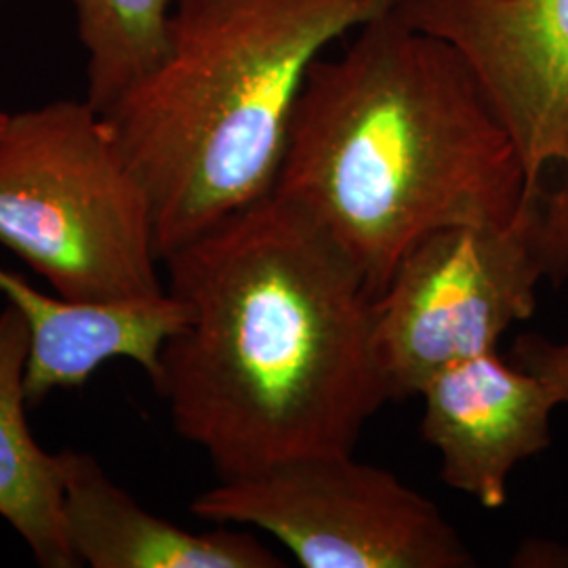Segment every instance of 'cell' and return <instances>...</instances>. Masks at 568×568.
Segmentation results:
<instances>
[{
	"label": "cell",
	"mask_w": 568,
	"mask_h": 568,
	"mask_svg": "<svg viewBox=\"0 0 568 568\" xmlns=\"http://www.w3.org/2000/svg\"><path fill=\"white\" fill-rule=\"evenodd\" d=\"M0 2H2V0H0Z\"/></svg>",
	"instance_id": "obj_15"
},
{
	"label": "cell",
	"mask_w": 568,
	"mask_h": 568,
	"mask_svg": "<svg viewBox=\"0 0 568 568\" xmlns=\"http://www.w3.org/2000/svg\"><path fill=\"white\" fill-rule=\"evenodd\" d=\"M63 518L79 565L91 568H283V558L227 525L194 532L142 508L89 453H58Z\"/></svg>",
	"instance_id": "obj_9"
},
{
	"label": "cell",
	"mask_w": 568,
	"mask_h": 568,
	"mask_svg": "<svg viewBox=\"0 0 568 568\" xmlns=\"http://www.w3.org/2000/svg\"><path fill=\"white\" fill-rule=\"evenodd\" d=\"M164 264L187 323L152 386L220 480L356 450L392 400L377 297L304 209L272 192Z\"/></svg>",
	"instance_id": "obj_1"
},
{
	"label": "cell",
	"mask_w": 568,
	"mask_h": 568,
	"mask_svg": "<svg viewBox=\"0 0 568 568\" xmlns=\"http://www.w3.org/2000/svg\"><path fill=\"white\" fill-rule=\"evenodd\" d=\"M0 291L30 326L28 403L55 389L81 387L108 361L126 358L156 377L164 344L187 323V310L169 291L124 304H70L44 295L0 267Z\"/></svg>",
	"instance_id": "obj_10"
},
{
	"label": "cell",
	"mask_w": 568,
	"mask_h": 568,
	"mask_svg": "<svg viewBox=\"0 0 568 568\" xmlns=\"http://www.w3.org/2000/svg\"><path fill=\"white\" fill-rule=\"evenodd\" d=\"M28 358L30 326L9 304L0 312V518L41 567H79L65 530L58 453H47L26 422Z\"/></svg>",
	"instance_id": "obj_11"
},
{
	"label": "cell",
	"mask_w": 568,
	"mask_h": 568,
	"mask_svg": "<svg viewBox=\"0 0 568 568\" xmlns=\"http://www.w3.org/2000/svg\"><path fill=\"white\" fill-rule=\"evenodd\" d=\"M422 436L440 455V476L483 508L508 501L511 471L549 447L551 413L562 406L541 377L497 349L440 371L422 389Z\"/></svg>",
	"instance_id": "obj_8"
},
{
	"label": "cell",
	"mask_w": 568,
	"mask_h": 568,
	"mask_svg": "<svg viewBox=\"0 0 568 568\" xmlns=\"http://www.w3.org/2000/svg\"><path fill=\"white\" fill-rule=\"evenodd\" d=\"M568 278V161L527 187L504 224L459 225L415 244L375 300V344L389 398L495 352L537 307V286Z\"/></svg>",
	"instance_id": "obj_5"
},
{
	"label": "cell",
	"mask_w": 568,
	"mask_h": 568,
	"mask_svg": "<svg viewBox=\"0 0 568 568\" xmlns=\"http://www.w3.org/2000/svg\"><path fill=\"white\" fill-rule=\"evenodd\" d=\"M178 0H74L87 102L105 112L161 61Z\"/></svg>",
	"instance_id": "obj_12"
},
{
	"label": "cell",
	"mask_w": 568,
	"mask_h": 568,
	"mask_svg": "<svg viewBox=\"0 0 568 568\" xmlns=\"http://www.w3.org/2000/svg\"><path fill=\"white\" fill-rule=\"evenodd\" d=\"M314 61L274 192L304 209L382 295L406 253L504 224L527 192L508 129L462 53L394 9Z\"/></svg>",
	"instance_id": "obj_2"
},
{
	"label": "cell",
	"mask_w": 568,
	"mask_h": 568,
	"mask_svg": "<svg viewBox=\"0 0 568 568\" xmlns=\"http://www.w3.org/2000/svg\"><path fill=\"white\" fill-rule=\"evenodd\" d=\"M190 511L211 525L262 528L304 568H469L466 539L440 508L354 453L220 480Z\"/></svg>",
	"instance_id": "obj_6"
},
{
	"label": "cell",
	"mask_w": 568,
	"mask_h": 568,
	"mask_svg": "<svg viewBox=\"0 0 568 568\" xmlns=\"http://www.w3.org/2000/svg\"><path fill=\"white\" fill-rule=\"evenodd\" d=\"M400 0H178L163 58L102 116L161 262L270 196L312 63Z\"/></svg>",
	"instance_id": "obj_3"
},
{
	"label": "cell",
	"mask_w": 568,
	"mask_h": 568,
	"mask_svg": "<svg viewBox=\"0 0 568 568\" xmlns=\"http://www.w3.org/2000/svg\"><path fill=\"white\" fill-rule=\"evenodd\" d=\"M7 119H9V114H4V112L0 110V131L4 129V124H7Z\"/></svg>",
	"instance_id": "obj_14"
},
{
	"label": "cell",
	"mask_w": 568,
	"mask_h": 568,
	"mask_svg": "<svg viewBox=\"0 0 568 568\" xmlns=\"http://www.w3.org/2000/svg\"><path fill=\"white\" fill-rule=\"evenodd\" d=\"M0 244L70 304L166 293L145 192L87 100L9 114L0 131Z\"/></svg>",
	"instance_id": "obj_4"
},
{
	"label": "cell",
	"mask_w": 568,
	"mask_h": 568,
	"mask_svg": "<svg viewBox=\"0 0 568 568\" xmlns=\"http://www.w3.org/2000/svg\"><path fill=\"white\" fill-rule=\"evenodd\" d=\"M509 363L548 382L560 403L568 405V342L556 344L541 335H520Z\"/></svg>",
	"instance_id": "obj_13"
},
{
	"label": "cell",
	"mask_w": 568,
	"mask_h": 568,
	"mask_svg": "<svg viewBox=\"0 0 568 568\" xmlns=\"http://www.w3.org/2000/svg\"><path fill=\"white\" fill-rule=\"evenodd\" d=\"M415 28L453 44L508 129L527 187L568 161V0H400Z\"/></svg>",
	"instance_id": "obj_7"
}]
</instances>
